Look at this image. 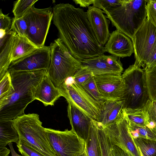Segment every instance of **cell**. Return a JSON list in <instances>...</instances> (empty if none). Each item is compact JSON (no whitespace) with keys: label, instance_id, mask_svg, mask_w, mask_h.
Listing matches in <instances>:
<instances>
[{"label":"cell","instance_id":"cell-6","mask_svg":"<svg viewBox=\"0 0 156 156\" xmlns=\"http://www.w3.org/2000/svg\"><path fill=\"white\" fill-rule=\"evenodd\" d=\"M122 76L125 84L123 108L143 109L151 100L146 70L134 64L125 70Z\"/></svg>","mask_w":156,"mask_h":156},{"label":"cell","instance_id":"cell-5","mask_svg":"<svg viewBox=\"0 0 156 156\" xmlns=\"http://www.w3.org/2000/svg\"><path fill=\"white\" fill-rule=\"evenodd\" d=\"M49 46L51 59L47 74L54 86L58 88L74 75L81 67L82 63L72 55L60 37L51 43Z\"/></svg>","mask_w":156,"mask_h":156},{"label":"cell","instance_id":"cell-23","mask_svg":"<svg viewBox=\"0 0 156 156\" xmlns=\"http://www.w3.org/2000/svg\"><path fill=\"white\" fill-rule=\"evenodd\" d=\"M98 122L91 119L88 136L85 150L86 156H101L98 136Z\"/></svg>","mask_w":156,"mask_h":156},{"label":"cell","instance_id":"cell-9","mask_svg":"<svg viewBox=\"0 0 156 156\" xmlns=\"http://www.w3.org/2000/svg\"><path fill=\"white\" fill-rule=\"evenodd\" d=\"M45 130L56 156H76L84 151L85 142L72 129L61 131L45 128Z\"/></svg>","mask_w":156,"mask_h":156},{"label":"cell","instance_id":"cell-38","mask_svg":"<svg viewBox=\"0 0 156 156\" xmlns=\"http://www.w3.org/2000/svg\"><path fill=\"white\" fill-rule=\"evenodd\" d=\"M147 2V18L156 27V2L152 5L149 0Z\"/></svg>","mask_w":156,"mask_h":156},{"label":"cell","instance_id":"cell-12","mask_svg":"<svg viewBox=\"0 0 156 156\" xmlns=\"http://www.w3.org/2000/svg\"><path fill=\"white\" fill-rule=\"evenodd\" d=\"M50 46H44L27 55L12 62L8 71L9 72L48 70L51 62Z\"/></svg>","mask_w":156,"mask_h":156},{"label":"cell","instance_id":"cell-18","mask_svg":"<svg viewBox=\"0 0 156 156\" xmlns=\"http://www.w3.org/2000/svg\"><path fill=\"white\" fill-rule=\"evenodd\" d=\"M61 96L62 95L61 91L54 86L47 73L37 86L35 99L41 102L45 106H52Z\"/></svg>","mask_w":156,"mask_h":156},{"label":"cell","instance_id":"cell-28","mask_svg":"<svg viewBox=\"0 0 156 156\" xmlns=\"http://www.w3.org/2000/svg\"><path fill=\"white\" fill-rule=\"evenodd\" d=\"M127 120L139 126H145L146 116L144 109H132L123 108Z\"/></svg>","mask_w":156,"mask_h":156},{"label":"cell","instance_id":"cell-21","mask_svg":"<svg viewBox=\"0 0 156 156\" xmlns=\"http://www.w3.org/2000/svg\"><path fill=\"white\" fill-rule=\"evenodd\" d=\"M38 48L26 37L16 34L13 42L12 62L27 55Z\"/></svg>","mask_w":156,"mask_h":156},{"label":"cell","instance_id":"cell-22","mask_svg":"<svg viewBox=\"0 0 156 156\" xmlns=\"http://www.w3.org/2000/svg\"><path fill=\"white\" fill-rule=\"evenodd\" d=\"M19 136L13 120L0 121V147H5L9 143L17 144Z\"/></svg>","mask_w":156,"mask_h":156},{"label":"cell","instance_id":"cell-39","mask_svg":"<svg viewBox=\"0 0 156 156\" xmlns=\"http://www.w3.org/2000/svg\"><path fill=\"white\" fill-rule=\"evenodd\" d=\"M156 66V45L148 59L144 68L145 70Z\"/></svg>","mask_w":156,"mask_h":156},{"label":"cell","instance_id":"cell-32","mask_svg":"<svg viewBox=\"0 0 156 156\" xmlns=\"http://www.w3.org/2000/svg\"><path fill=\"white\" fill-rule=\"evenodd\" d=\"M11 29L19 36L26 37L28 26L23 17L13 18L12 20Z\"/></svg>","mask_w":156,"mask_h":156},{"label":"cell","instance_id":"cell-35","mask_svg":"<svg viewBox=\"0 0 156 156\" xmlns=\"http://www.w3.org/2000/svg\"><path fill=\"white\" fill-rule=\"evenodd\" d=\"M122 0H94L93 6L104 11L115 8L120 5Z\"/></svg>","mask_w":156,"mask_h":156},{"label":"cell","instance_id":"cell-7","mask_svg":"<svg viewBox=\"0 0 156 156\" xmlns=\"http://www.w3.org/2000/svg\"><path fill=\"white\" fill-rule=\"evenodd\" d=\"M53 16V8L40 9L33 6L23 17L28 26L26 37L39 48L44 46Z\"/></svg>","mask_w":156,"mask_h":156},{"label":"cell","instance_id":"cell-4","mask_svg":"<svg viewBox=\"0 0 156 156\" xmlns=\"http://www.w3.org/2000/svg\"><path fill=\"white\" fill-rule=\"evenodd\" d=\"M20 139L44 156H56L37 114H24L13 120Z\"/></svg>","mask_w":156,"mask_h":156},{"label":"cell","instance_id":"cell-20","mask_svg":"<svg viewBox=\"0 0 156 156\" xmlns=\"http://www.w3.org/2000/svg\"><path fill=\"white\" fill-rule=\"evenodd\" d=\"M17 34L11 30L10 34L4 44L0 46V80L2 78L12 62L14 39Z\"/></svg>","mask_w":156,"mask_h":156},{"label":"cell","instance_id":"cell-3","mask_svg":"<svg viewBox=\"0 0 156 156\" xmlns=\"http://www.w3.org/2000/svg\"><path fill=\"white\" fill-rule=\"evenodd\" d=\"M147 0H122L116 7L104 11L116 30L132 40L147 18Z\"/></svg>","mask_w":156,"mask_h":156},{"label":"cell","instance_id":"cell-44","mask_svg":"<svg viewBox=\"0 0 156 156\" xmlns=\"http://www.w3.org/2000/svg\"><path fill=\"white\" fill-rule=\"evenodd\" d=\"M76 156H86L85 151L83 153L80 154Z\"/></svg>","mask_w":156,"mask_h":156},{"label":"cell","instance_id":"cell-16","mask_svg":"<svg viewBox=\"0 0 156 156\" xmlns=\"http://www.w3.org/2000/svg\"><path fill=\"white\" fill-rule=\"evenodd\" d=\"M101 9L93 6L88 7L87 18L99 43L104 46L110 35L108 20Z\"/></svg>","mask_w":156,"mask_h":156},{"label":"cell","instance_id":"cell-27","mask_svg":"<svg viewBox=\"0 0 156 156\" xmlns=\"http://www.w3.org/2000/svg\"><path fill=\"white\" fill-rule=\"evenodd\" d=\"M133 139L143 156H156V140L142 138Z\"/></svg>","mask_w":156,"mask_h":156},{"label":"cell","instance_id":"cell-29","mask_svg":"<svg viewBox=\"0 0 156 156\" xmlns=\"http://www.w3.org/2000/svg\"><path fill=\"white\" fill-rule=\"evenodd\" d=\"M94 76L90 78L81 85L92 98L101 105L105 101L99 91Z\"/></svg>","mask_w":156,"mask_h":156},{"label":"cell","instance_id":"cell-10","mask_svg":"<svg viewBox=\"0 0 156 156\" xmlns=\"http://www.w3.org/2000/svg\"><path fill=\"white\" fill-rule=\"evenodd\" d=\"M135 61L134 64L144 68L156 45V27L147 18L132 40Z\"/></svg>","mask_w":156,"mask_h":156},{"label":"cell","instance_id":"cell-8","mask_svg":"<svg viewBox=\"0 0 156 156\" xmlns=\"http://www.w3.org/2000/svg\"><path fill=\"white\" fill-rule=\"evenodd\" d=\"M71 78L70 81L66 80L58 87L62 97L91 119L97 121L101 113V105Z\"/></svg>","mask_w":156,"mask_h":156},{"label":"cell","instance_id":"cell-15","mask_svg":"<svg viewBox=\"0 0 156 156\" xmlns=\"http://www.w3.org/2000/svg\"><path fill=\"white\" fill-rule=\"evenodd\" d=\"M104 48L105 51L119 58L129 57L134 53L131 39L117 30L110 34Z\"/></svg>","mask_w":156,"mask_h":156},{"label":"cell","instance_id":"cell-41","mask_svg":"<svg viewBox=\"0 0 156 156\" xmlns=\"http://www.w3.org/2000/svg\"><path fill=\"white\" fill-rule=\"evenodd\" d=\"M94 0H76L73 1L76 4H79L80 7H86L93 4Z\"/></svg>","mask_w":156,"mask_h":156},{"label":"cell","instance_id":"cell-25","mask_svg":"<svg viewBox=\"0 0 156 156\" xmlns=\"http://www.w3.org/2000/svg\"><path fill=\"white\" fill-rule=\"evenodd\" d=\"M127 120L130 133L133 138H142L156 140V132L145 126H138Z\"/></svg>","mask_w":156,"mask_h":156},{"label":"cell","instance_id":"cell-11","mask_svg":"<svg viewBox=\"0 0 156 156\" xmlns=\"http://www.w3.org/2000/svg\"><path fill=\"white\" fill-rule=\"evenodd\" d=\"M103 128L112 144L122 148L129 156H140V152L130 133L123 109L115 121Z\"/></svg>","mask_w":156,"mask_h":156},{"label":"cell","instance_id":"cell-13","mask_svg":"<svg viewBox=\"0 0 156 156\" xmlns=\"http://www.w3.org/2000/svg\"><path fill=\"white\" fill-rule=\"evenodd\" d=\"M99 91L105 101L122 99L125 88L122 74L95 75Z\"/></svg>","mask_w":156,"mask_h":156},{"label":"cell","instance_id":"cell-14","mask_svg":"<svg viewBox=\"0 0 156 156\" xmlns=\"http://www.w3.org/2000/svg\"><path fill=\"white\" fill-rule=\"evenodd\" d=\"M82 67L92 72L94 76L107 74H122L123 70L119 58L104 54L80 61Z\"/></svg>","mask_w":156,"mask_h":156},{"label":"cell","instance_id":"cell-30","mask_svg":"<svg viewBox=\"0 0 156 156\" xmlns=\"http://www.w3.org/2000/svg\"><path fill=\"white\" fill-rule=\"evenodd\" d=\"M38 0H18L14 4L12 12L15 18L23 17L27 12Z\"/></svg>","mask_w":156,"mask_h":156},{"label":"cell","instance_id":"cell-37","mask_svg":"<svg viewBox=\"0 0 156 156\" xmlns=\"http://www.w3.org/2000/svg\"><path fill=\"white\" fill-rule=\"evenodd\" d=\"M144 110L146 119L153 121L156 124V101L151 100L149 101Z\"/></svg>","mask_w":156,"mask_h":156},{"label":"cell","instance_id":"cell-24","mask_svg":"<svg viewBox=\"0 0 156 156\" xmlns=\"http://www.w3.org/2000/svg\"><path fill=\"white\" fill-rule=\"evenodd\" d=\"M14 90L10 74L8 71L0 81V109L5 106Z\"/></svg>","mask_w":156,"mask_h":156},{"label":"cell","instance_id":"cell-42","mask_svg":"<svg viewBox=\"0 0 156 156\" xmlns=\"http://www.w3.org/2000/svg\"><path fill=\"white\" fill-rule=\"evenodd\" d=\"M10 152V150L6 147H0V156H9Z\"/></svg>","mask_w":156,"mask_h":156},{"label":"cell","instance_id":"cell-36","mask_svg":"<svg viewBox=\"0 0 156 156\" xmlns=\"http://www.w3.org/2000/svg\"><path fill=\"white\" fill-rule=\"evenodd\" d=\"M16 146L19 153L23 156H44L36 151L20 139H19Z\"/></svg>","mask_w":156,"mask_h":156},{"label":"cell","instance_id":"cell-2","mask_svg":"<svg viewBox=\"0 0 156 156\" xmlns=\"http://www.w3.org/2000/svg\"><path fill=\"white\" fill-rule=\"evenodd\" d=\"M9 72L14 90L5 106L0 109V121L13 120L24 114L27 105L35 100L37 88L47 70Z\"/></svg>","mask_w":156,"mask_h":156},{"label":"cell","instance_id":"cell-33","mask_svg":"<svg viewBox=\"0 0 156 156\" xmlns=\"http://www.w3.org/2000/svg\"><path fill=\"white\" fill-rule=\"evenodd\" d=\"M94 76L92 72L81 66L72 77L76 83L81 85L87 80Z\"/></svg>","mask_w":156,"mask_h":156},{"label":"cell","instance_id":"cell-43","mask_svg":"<svg viewBox=\"0 0 156 156\" xmlns=\"http://www.w3.org/2000/svg\"><path fill=\"white\" fill-rule=\"evenodd\" d=\"M11 153V156H23L18 154L14 150L12 142L8 144Z\"/></svg>","mask_w":156,"mask_h":156},{"label":"cell","instance_id":"cell-45","mask_svg":"<svg viewBox=\"0 0 156 156\" xmlns=\"http://www.w3.org/2000/svg\"><path fill=\"white\" fill-rule=\"evenodd\" d=\"M138 149H139L140 152V156H143V154H142V153H141V151H140V150L139 149V148L138 147H137Z\"/></svg>","mask_w":156,"mask_h":156},{"label":"cell","instance_id":"cell-17","mask_svg":"<svg viewBox=\"0 0 156 156\" xmlns=\"http://www.w3.org/2000/svg\"><path fill=\"white\" fill-rule=\"evenodd\" d=\"M67 102L68 116L72 129L80 138L86 142L88 137L90 122L92 119L70 102Z\"/></svg>","mask_w":156,"mask_h":156},{"label":"cell","instance_id":"cell-26","mask_svg":"<svg viewBox=\"0 0 156 156\" xmlns=\"http://www.w3.org/2000/svg\"><path fill=\"white\" fill-rule=\"evenodd\" d=\"M98 136L101 156H114L112 144L105 133L103 127L98 122Z\"/></svg>","mask_w":156,"mask_h":156},{"label":"cell","instance_id":"cell-31","mask_svg":"<svg viewBox=\"0 0 156 156\" xmlns=\"http://www.w3.org/2000/svg\"><path fill=\"white\" fill-rule=\"evenodd\" d=\"M146 71L147 85L151 99L156 101V66Z\"/></svg>","mask_w":156,"mask_h":156},{"label":"cell","instance_id":"cell-1","mask_svg":"<svg viewBox=\"0 0 156 156\" xmlns=\"http://www.w3.org/2000/svg\"><path fill=\"white\" fill-rule=\"evenodd\" d=\"M53 14L59 37L75 58L81 61L104 54V47L98 42L83 9L60 3L53 6Z\"/></svg>","mask_w":156,"mask_h":156},{"label":"cell","instance_id":"cell-19","mask_svg":"<svg viewBox=\"0 0 156 156\" xmlns=\"http://www.w3.org/2000/svg\"><path fill=\"white\" fill-rule=\"evenodd\" d=\"M124 103L123 99L104 101L97 122L103 127L115 121L122 112Z\"/></svg>","mask_w":156,"mask_h":156},{"label":"cell","instance_id":"cell-34","mask_svg":"<svg viewBox=\"0 0 156 156\" xmlns=\"http://www.w3.org/2000/svg\"><path fill=\"white\" fill-rule=\"evenodd\" d=\"M9 14H4L2 9L0 10V38L4 36L11 30L12 21Z\"/></svg>","mask_w":156,"mask_h":156},{"label":"cell","instance_id":"cell-40","mask_svg":"<svg viewBox=\"0 0 156 156\" xmlns=\"http://www.w3.org/2000/svg\"><path fill=\"white\" fill-rule=\"evenodd\" d=\"M114 156H129L123 149L118 146L112 144Z\"/></svg>","mask_w":156,"mask_h":156}]
</instances>
